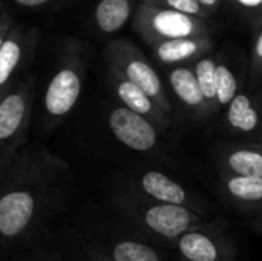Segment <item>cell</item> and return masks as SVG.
Here are the masks:
<instances>
[{
	"mask_svg": "<svg viewBox=\"0 0 262 261\" xmlns=\"http://www.w3.org/2000/svg\"><path fill=\"white\" fill-rule=\"evenodd\" d=\"M71 166L43 145L28 143L0 168V235L17 246L40 238L72 191Z\"/></svg>",
	"mask_w": 262,
	"mask_h": 261,
	"instance_id": "obj_1",
	"label": "cell"
},
{
	"mask_svg": "<svg viewBox=\"0 0 262 261\" xmlns=\"http://www.w3.org/2000/svg\"><path fill=\"white\" fill-rule=\"evenodd\" d=\"M107 202L120 222L161 246L172 248L186 232L215 222L207 214L144 200L115 188H111Z\"/></svg>",
	"mask_w": 262,
	"mask_h": 261,
	"instance_id": "obj_2",
	"label": "cell"
},
{
	"mask_svg": "<svg viewBox=\"0 0 262 261\" xmlns=\"http://www.w3.org/2000/svg\"><path fill=\"white\" fill-rule=\"evenodd\" d=\"M78 237L112 261H167L161 245L146 238L123 222L109 226L103 220L88 222Z\"/></svg>",
	"mask_w": 262,
	"mask_h": 261,
	"instance_id": "obj_3",
	"label": "cell"
},
{
	"mask_svg": "<svg viewBox=\"0 0 262 261\" xmlns=\"http://www.w3.org/2000/svg\"><path fill=\"white\" fill-rule=\"evenodd\" d=\"M112 188L144 200L183 206L210 215V206L201 195L160 169L137 168L124 171L117 177Z\"/></svg>",
	"mask_w": 262,
	"mask_h": 261,
	"instance_id": "obj_4",
	"label": "cell"
},
{
	"mask_svg": "<svg viewBox=\"0 0 262 261\" xmlns=\"http://www.w3.org/2000/svg\"><path fill=\"white\" fill-rule=\"evenodd\" d=\"M34 105V78L20 82L2 94L0 102V168L28 145Z\"/></svg>",
	"mask_w": 262,
	"mask_h": 261,
	"instance_id": "obj_5",
	"label": "cell"
},
{
	"mask_svg": "<svg viewBox=\"0 0 262 261\" xmlns=\"http://www.w3.org/2000/svg\"><path fill=\"white\" fill-rule=\"evenodd\" d=\"M172 249L178 261H236L238 252L235 238L220 220L186 232Z\"/></svg>",
	"mask_w": 262,
	"mask_h": 261,
	"instance_id": "obj_6",
	"label": "cell"
},
{
	"mask_svg": "<svg viewBox=\"0 0 262 261\" xmlns=\"http://www.w3.org/2000/svg\"><path fill=\"white\" fill-rule=\"evenodd\" d=\"M83 89V77L77 65L61 66L49 80L43 95L41 128L45 132L57 129L77 106Z\"/></svg>",
	"mask_w": 262,
	"mask_h": 261,
	"instance_id": "obj_7",
	"label": "cell"
},
{
	"mask_svg": "<svg viewBox=\"0 0 262 261\" xmlns=\"http://www.w3.org/2000/svg\"><path fill=\"white\" fill-rule=\"evenodd\" d=\"M106 120L114 138L130 151L149 154L158 151L163 145L164 129L123 105L112 106Z\"/></svg>",
	"mask_w": 262,
	"mask_h": 261,
	"instance_id": "obj_8",
	"label": "cell"
},
{
	"mask_svg": "<svg viewBox=\"0 0 262 261\" xmlns=\"http://www.w3.org/2000/svg\"><path fill=\"white\" fill-rule=\"evenodd\" d=\"M112 65L117 72H120L124 78L143 89L152 100L158 103L161 109L172 115V105L166 94L163 82L160 80V75L141 55L121 48L114 52Z\"/></svg>",
	"mask_w": 262,
	"mask_h": 261,
	"instance_id": "obj_9",
	"label": "cell"
},
{
	"mask_svg": "<svg viewBox=\"0 0 262 261\" xmlns=\"http://www.w3.org/2000/svg\"><path fill=\"white\" fill-rule=\"evenodd\" d=\"M220 172L262 177V143H223L213 151Z\"/></svg>",
	"mask_w": 262,
	"mask_h": 261,
	"instance_id": "obj_10",
	"label": "cell"
},
{
	"mask_svg": "<svg viewBox=\"0 0 262 261\" xmlns=\"http://www.w3.org/2000/svg\"><path fill=\"white\" fill-rule=\"evenodd\" d=\"M227 128L250 143H262V98L239 92L226 108Z\"/></svg>",
	"mask_w": 262,
	"mask_h": 261,
	"instance_id": "obj_11",
	"label": "cell"
},
{
	"mask_svg": "<svg viewBox=\"0 0 262 261\" xmlns=\"http://www.w3.org/2000/svg\"><path fill=\"white\" fill-rule=\"evenodd\" d=\"M218 188L232 206L255 215L262 212V177L218 172Z\"/></svg>",
	"mask_w": 262,
	"mask_h": 261,
	"instance_id": "obj_12",
	"label": "cell"
},
{
	"mask_svg": "<svg viewBox=\"0 0 262 261\" xmlns=\"http://www.w3.org/2000/svg\"><path fill=\"white\" fill-rule=\"evenodd\" d=\"M112 75H114L115 94H117V97L120 100V105H123L127 109H130V111L152 120L154 123H157L164 131L169 129L173 125L172 115L167 114L164 109H161L158 106V103L155 100H152L143 89H140L137 85H134L132 82L124 78L115 69H114Z\"/></svg>",
	"mask_w": 262,
	"mask_h": 261,
	"instance_id": "obj_13",
	"label": "cell"
},
{
	"mask_svg": "<svg viewBox=\"0 0 262 261\" xmlns=\"http://www.w3.org/2000/svg\"><path fill=\"white\" fill-rule=\"evenodd\" d=\"M169 83L175 97L190 112L193 120L206 122L210 115H213L203 95L195 69H190L187 66L173 68L169 72Z\"/></svg>",
	"mask_w": 262,
	"mask_h": 261,
	"instance_id": "obj_14",
	"label": "cell"
},
{
	"mask_svg": "<svg viewBox=\"0 0 262 261\" xmlns=\"http://www.w3.org/2000/svg\"><path fill=\"white\" fill-rule=\"evenodd\" d=\"M147 29L155 37H160L163 40L193 38L200 37L203 31V26L190 15L173 9L154 11L152 15L147 18Z\"/></svg>",
	"mask_w": 262,
	"mask_h": 261,
	"instance_id": "obj_15",
	"label": "cell"
},
{
	"mask_svg": "<svg viewBox=\"0 0 262 261\" xmlns=\"http://www.w3.org/2000/svg\"><path fill=\"white\" fill-rule=\"evenodd\" d=\"M209 48V42L203 37L163 40L154 46L155 55L166 65H177L201 55Z\"/></svg>",
	"mask_w": 262,
	"mask_h": 261,
	"instance_id": "obj_16",
	"label": "cell"
},
{
	"mask_svg": "<svg viewBox=\"0 0 262 261\" xmlns=\"http://www.w3.org/2000/svg\"><path fill=\"white\" fill-rule=\"evenodd\" d=\"M130 5L127 0H101L95 11L98 28L103 32H115L127 22Z\"/></svg>",
	"mask_w": 262,
	"mask_h": 261,
	"instance_id": "obj_17",
	"label": "cell"
},
{
	"mask_svg": "<svg viewBox=\"0 0 262 261\" xmlns=\"http://www.w3.org/2000/svg\"><path fill=\"white\" fill-rule=\"evenodd\" d=\"M23 58V49L17 40L2 38L0 46V88L2 94L11 88L14 74L17 72Z\"/></svg>",
	"mask_w": 262,
	"mask_h": 261,
	"instance_id": "obj_18",
	"label": "cell"
},
{
	"mask_svg": "<svg viewBox=\"0 0 262 261\" xmlns=\"http://www.w3.org/2000/svg\"><path fill=\"white\" fill-rule=\"evenodd\" d=\"M216 66L218 63H215V60L209 57L198 60L195 66V74H196L200 88L203 91V95L212 114L218 111L216 108Z\"/></svg>",
	"mask_w": 262,
	"mask_h": 261,
	"instance_id": "obj_19",
	"label": "cell"
},
{
	"mask_svg": "<svg viewBox=\"0 0 262 261\" xmlns=\"http://www.w3.org/2000/svg\"><path fill=\"white\" fill-rule=\"evenodd\" d=\"M78 245H69V246H58L54 249V252L49 254L52 261H112L103 255L101 252L91 248L88 243H84L77 235Z\"/></svg>",
	"mask_w": 262,
	"mask_h": 261,
	"instance_id": "obj_20",
	"label": "cell"
},
{
	"mask_svg": "<svg viewBox=\"0 0 262 261\" xmlns=\"http://www.w3.org/2000/svg\"><path fill=\"white\" fill-rule=\"evenodd\" d=\"M239 94L238 91V80L232 69L224 65L218 63L216 66V108H227L233 98Z\"/></svg>",
	"mask_w": 262,
	"mask_h": 261,
	"instance_id": "obj_21",
	"label": "cell"
},
{
	"mask_svg": "<svg viewBox=\"0 0 262 261\" xmlns=\"http://www.w3.org/2000/svg\"><path fill=\"white\" fill-rule=\"evenodd\" d=\"M170 9L187 14V15H196L201 12V3L198 0H166Z\"/></svg>",
	"mask_w": 262,
	"mask_h": 261,
	"instance_id": "obj_22",
	"label": "cell"
},
{
	"mask_svg": "<svg viewBox=\"0 0 262 261\" xmlns=\"http://www.w3.org/2000/svg\"><path fill=\"white\" fill-rule=\"evenodd\" d=\"M252 74L255 78L262 77V31L258 35L255 46H253V55H252Z\"/></svg>",
	"mask_w": 262,
	"mask_h": 261,
	"instance_id": "obj_23",
	"label": "cell"
},
{
	"mask_svg": "<svg viewBox=\"0 0 262 261\" xmlns=\"http://www.w3.org/2000/svg\"><path fill=\"white\" fill-rule=\"evenodd\" d=\"M252 226L255 228V231L256 232H259L262 237V212H259V214H256L253 218H252Z\"/></svg>",
	"mask_w": 262,
	"mask_h": 261,
	"instance_id": "obj_24",
	"label": "cell"
},
{
	"mask_svg": "<svg viewBox=\"0 0 262 261\" xmlns=\"http://www.w3.org/2000/svg\"><path fill=\"white\" fill-rule=\"evenodd\" d=\"M14 2L21 5V6H38V5L46 3L48 0H14Z\"/></svg>",
	"mask_w": 262,
	"mask_h": 261,
	"instance_id": "obj_25",
	"label": "cell"
},
{
	"mask_svg": "<svg viewBox=\"0 0 262 261\" xmlns=\"http://www.w3.org/2000/svg\"><path fill=\"white\" fill-rule=\"evenodd\" d=\"M236 2L246 8H258L262 5V0H236Z\"/></svg>",
	"mask_w": 262,
	"mask_h": 261,
	"instance_id": "obj_26",
	"label": "cell"
},
{
	"mask_svg": "<svg viewBox=\"0 0 262 261\" xmlns=\"http://www.w3.org/2000/svg\"><path fill=\"white\" fill-rule=\"evenodd\" d=\"M201 5H204V6H213V5H216L218 3V0H198Z\"/></svg>",
	"mask_w": 262,
	"mask_h": 261,
	"instance_id": "obj_27",
	"label": "cell"
},
{
	"mask_svg": "<svg viewBox=\"0 0 262 261\" xmlns=\"http://www.w3.org/2000/svg\"><path fill=\"white\" fill-rule=\"evenodd\" d=\"M20 261H52L51 257H48V258H38V257H34V258H23V260Z\"/></svg>",
	"mask_w": 262,
	"mask_h": 261,
	"instance_id": "obj_28",
	"label": "cell"
}]
</instances>
